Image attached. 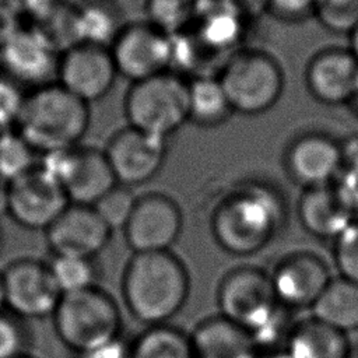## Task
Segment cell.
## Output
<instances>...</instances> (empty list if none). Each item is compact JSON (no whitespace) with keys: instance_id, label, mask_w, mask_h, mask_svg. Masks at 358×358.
<instances>
[{"instance_id":"ee69618b","label":"cell","mask_w":358,"mask_h":358,"mask_svg":"<svg viewBox=\"0 0 358 358\" xmlns=\"http://www.w3.org/2000/svg\"><path fill=\"white\" fill-rule=\"evenodd\" d=\"M17 358H34V357H31V355H28V354H24V355H20V357H17Z\"/></svg>"},{"instance_id":"d590c367","label":"cell","mask_w":358,"mask_h":358,"mask_svg":"<svg viewBox=\"0 0 358 358\" xmlns=\"http://www.w3.org/2000/svg\"><path fill=\"white\" fill-rule=\"evenodd\" d=\"M264 4L274 17L295 22L313 15L315 0H264Z\"/></svg>"},{"instance_id":"bcb514c9","label":"cell","mask_w":358,"mask_h":358,"mask_svg":"<svg viewBox=\"0 0 358 358\" xmlns=\"http://www.w3.org/2000/svg\"><path fill=\"white\" fill-rule=\"evenodd\" d=\"M350 358H358V357H352V352H351V355H350Z\"/></svg>"},{"instance_id":"ba28073f","label":"cell","mask_w":358,"mask_h":358,"mask_svg":"<svg viewBox=\"0 0 358 358\" xmlns=\"http://www.w3.org/2000/svg\"><path fill=\"white\" fill-rule=\"evenodd\" d=\"M42 166L59 180L74 204L94 206L117 185L105 151L95 147L76 145L48 152Z\"/></svg>"},{"instance_id":"4fadbf2b","label":"cell","mask_w":358,"mask_h":358,"mask_svg":"<svg viewBox=\"0 0 358 358\" xmlns=\"http://www.w3.org/2000/svg\"><path fill=\"white\" fill-rule=\"evenodd\" d=\"M117 77L108 46L78 42L60 53L57 84L87 103L103 98Z\"/></svg>"},{"instance_id":"4dcf8cb0","label":"cell","mask_w":358,"mask_h":358,"mask_svg":"<svg viewBox=\"0 0 358 358\" xmlns=\"http://www.w3.org/2000/svg\"><path fill=\"white\" fill-rule=\"evenodd\" d=\"M136 200L137 196L133 194L130 187L116 185L99 201H96L94 207L112 231H123L133 213Z\"/></svg>"},{"instance_id":"7a4b0ae2","label":"cell","mask_w":358,"mask_h":358,"mask_svg":"<svg viewBox=\"0 0 358 358\" xmlns=\"http://www.w3.org/2000/svg\"><path fill=\"white\" fill-rule=\"evenodd\" d=\"M220 315L252 334L260 351L275 348L292 329L288 326V310L273 288L270 273L241 266L228 271L217 289Z\"/></svg>"},{"instance_id":"3957f363","label":"cell","mask_w":358,"mask_h":358,"mask_svg":"<svg viewBox=\"0 0 358 358\" xmlns=\"http://www.w3.org/2000/svg\"><path fill=\"white\" fill-rule=\"evenodd\" d=\"M190 278L171 250L133 253L122 277V295L129 312L150 326L166 324L185 306Z\"/></svg>"},{"instance_id":"6da1fadb","label":"cell","mask_w":358,"mask_h":358,"mask_svg":"<svg viewBox=\"0 0 358 358\" xmlns=\"http://www.w3.org/2000/svg\"><path fill=\"white\" fill-rule=\"evenodd\" d=\"M287 204L282 194L263 180H243L229 189L211 214V234L218 246L235 256L264 249L282 229Z\"/></svg>"},{"instance_id":"74e56055","label":"cell","mask_w":358,"mask_h":358,"mask_svg":"<svg viewBox=\"0 0 358 358\" xmlns=\"http://www.w3.org/2000/svg\"><path fill=\"white\" fill-rule=\"evenodd\" d=\"M21 1H22L24 13L25 11L31 13L39 20L60 3V0H21Z\"/></svg>"},{"instance_id":"60d3db41","label":"cell","mask_w":358,"mask_h":358,"mask_svg":"<svg viewBox=\"0 0 358 358\" xmlns=\"http://www.w3.org/2000/svg\"><path fill=\"white\" fill-rule=\"evenodd\" d=\"M348 36H350V49H351V52L357 56V59H358V24L352 28V31L348 34Z\"/></svg>"},{"instance_id":"5b68a950","label":"cell","mask_w":358,"mask_h":358,"mask_svg":"<svg viewBox=\"0 0 358 358\" xmlns=\"http://www.w3.org/2000/svg\"><path fill=\"white\" fill-rule=\"evenodd\" d=\"M52 320L57 338L83 357L120 338L119 306L106 291L98 287L63 294Z\"/></svg>"},{"instance_id":"52a82bcc","label":"cell","mask_w":358,"mask_h":358,"mask_svg":"<svg viewBox=\"0 0 358 358\" xmlns=\"http://www.w3.org/2000/svg\"><path fill=\"white\" fill-rule=\"evenodd\" d=\"M187 83L175 71L131 83L123 102L129 126L168 140L189 122Z\"/></svg>"},{"instance_id":"30bf717a","label":"cell","mask_w":358,"mask_h":358,"mask_svg":"<svg viewBox=\"0 0 358 358\" xmlns=\"http://www.w3.org/2000/svg\"><path fill=\"white\" fill-rule=\"evenodd\" d=\"M6 309L20 319L52 316L60 298L49 263L32 257L10 262L3 270Z\"/></svg>"},{"instance_id":"836d02e7","label":"cell","mask_w":358,"mask_h":358,"mask_svg":"<svg viewBox=\"0 0 358 358\" xmlns=\"http://www.w3.org/2000/svg\"><path fill=\"white\" fill-rule=\"evenodd\" d=\"M336 186L352 215L358 218V144H344V165Z\"/></svg>"},{"instance_id":"603a6c76","label":"cell","mask_w":358,"mask_h":358,"mask_svg":"<svg viewBox=\"0 0 358 358\" xmlns=\"http://www.w3.org/2000/svg\"><path fill=\"white\" fill-rule=\"evenodd\" d=\"M187 102L189 120L201 127L220 126L234 113L217 73L193 76L187 83Z\"/></svg>"},{"instance_id":"f1b7e54d","label":"cell","mask_w":358,"mask_h":358,"mask_svg":"<svg viewBox=\"0 0 358 358\" xmlns=\"http://www.w3.org/2000/svg\"><path fill=\"white\" fill-rule=\"evenodd\" d=\"M34 152L20 133L0 131V179L8 183L36 166Z\"/></svg>"},{"instance_id":"ac0fdd59","label":"cell","mask_w":358,"mask_h":358,"mask_svg":"<svg viewBox=\"0 0 358 358\" xmlns=\"http://www.w3.org/2000/svg\"><path fill=\"white\" fill-rule=\"evenodd\" d=\"M6 74L14 81L43 87L57 77L60 53L36 29L20 27L0 46Z\"/></svg>"},{"instance_id":"83f0119b","label":"cell","mask_w":358,"mask_h":358,"mask_svg":"<svg viewBox=\"0 0 358 358\" xmlns=\"http://www.w3.org/2000/svg\"><path fill=\"white\" fill-rule=\"evenodd\" d=\"M49 267L62 294H70L96 287L98 267L94 259L55 256L49 263Z\"/></svg>"},{"instance_id":"7bdbcfd3","label":"cell","mask_w":358,"mask_h":358,"mask_svg":"<svg viewBox=\"0 0 358 358\" xmlns=\"http://www.w3.org/2000/svg\"><path fill=\"white\" fill-rule=\"evenodd\" d=\"M348 105L351 106L354 115L358 116V90L355 91V94H354V96H352V99H351V102Z\"/></svg>"},{"instance_id":"f35d334b","label":"cell","mask_w":358,"mask_h":358,"mask_svg":"<svg viewBox=\"0 0 358 358\" xmlns=\"http://www.w3.org/2000/svg\"><path fill=\"white\" fill-rule=\"evenodd\" d=\"M7 187L8 183L0 179V215L7 214Z\"/></svg>"},{"instance_id":"4316f807","label":"cell","mask_w":358,"mask_h":358,"mask_svg":"<svg viewBox=\"0 0 358 358\" xmlns=\"http://www.w3.org/2000/svg\"><path fill=\"white\" fill-rule=\"evenodd\" d=\"M211 0H147L148 21L171 36L189 31Z\"/></svg>"},{"instance_id":"d4e9b609","label":"cell","mask_w":358,"mask_h":358,"mask_svg":"<svg viewBox=\"0 0 358 358\" xmlns=\"http://www.w3.org/2000/svg\"><path fill=\"white\" fill-rule=\"evenodd\" d=\"M129 358H194L190 337L168 324L147 327L130 344Z\"/></svg>"},{"instance_id":"b9f144b4","label":"cell","mask_w":358,"mask_h":358,"mask_svg":"<svg viewBox=\"0 0 358 358\" xmlns=\"http://www.w3.org/2000/svg\"><path fill=\"white\" fill-rule=\"evenodd\" d=\"M6 309V298H4V284H3V275L0 270V312Z\"/></svg>"},{"instance_id":"cb8c5ba5","label":"cell","mask_w":358,"mask_h":358,"mask_svg":"<svg viewBox=\"0 0 358 358\" xmlns=\"http://www.w3.org/2000/svg\"><path fill=\"white\" fill-rule=\"evenodd\" d=\"M317 320L348 333L358 329V282L343 277L331 278L310 308Z\"/></svg>"},{"instance_id":"ffe728a7","label":"cell","mask_w":358,"mask_h":358,"mask_svg":"<svg viewBox=\"0 0 358 358\" xmlns=\"http://www.w3.org/2000/svg\"><path fill=\"white\" fill-rule=\"evenodd\" d=\"M296 215L308 234L330 241L355 220L336 183L303 189L298 199Z\"/></svg>"},{"instance_id":"d6986e66","label":"cell","mask_w":358,"mask_h":358,"mask_svg":"<svg viewBox=\"0 0 358 358\" xmlns=\"http://www.w3.org/2000/svg\"><path fill=\"white\" fill-rule=\"evenodd\" d=\"M305 83L317 102L348 105L358 90V59L350 48H324L309 59Z\"/></svg>"},{"instance_id":"1f68e13d","label":"cell","mask_w":358,"mask_h":358,"mask_svg":"<svg viewBox=\"0 0 358 358\" xmlns=\"http://www.w3.org/2000/svg\"><path fill=\"white\" fill-rule=\"evenodd\" d=\"M333 259L340 277L358 282V218L333 241Z\"/></svg>"},{"instance_id":"8fae6325","label":"cell","mask_w":358,"mask_h":358,"mask_svg":"<svg viewBox=\"0 0 358 358\" xmlns=\"http://www.w3.org/2000/svg\"><path fill=\"white\" fill-rule=\"evenodd\" d=\"M69 204L59 180L42 165L8 182L7 214L27 229H48Z\"/></svg>"},{"instance_id":"ab89813d","label":"cell","mask_w":358,"mask_h":358,"mask_svg":"<svg viewBox=\"0 0 358 358\" xmlns=\"http://www.w3.org/2000/svg\"><path fill=\"white\" fill-rule=\"evenodd\" d=\"M256 358H291L284 348L282 350H268V351H260Z\"/></svg>"},{"instance_id":"9a60e30c","label":"cell","mask_w":358,"mask_h":358,"mask_svg":"<svg viewBox=\"0 0 358 358\" xmlns=\"http://www.w3.org/2000/svg\"><path fill=\"white\" fill-rule=\"evenodd\" d=\"M117 185L133 187L150 182L164 166L168 140L126 126L110 136L105 148Z\"/></svg>"},{"instance_id":"e575fe53","label":"cell","mask_w":358,"mask_h":358,"mask_svg":"<svg viewBox=\"0 0 358 358\" xmlns=\"http://www.w3.org/2000/svg\"><path fill=\"white\" fill-rule=\"evenodd\" d=\"M24 101L20 84L6 73L0 74V131L8 130L13 123L17 124Z\"/></svg>"},{"instance_id":"d6a6232c","label":"cell","mask_w":358,"mask_h":358,"mask_svg":"<svg viewBox=\"0 0 358 358\" xmlns=\"http://www.w3.org/2000/svg\"><path fill=\"white\" fill-rule=\"evenodd\" d=\"M29 336L22 319L7 309L0 312V358H17L27 354Z\"/></svg>"},{"instance_id":"7402d4cb","label":"cell","mask_w":358,"mask_h":358,"mask_svg":"<svg viewBox=\"0 0 358 358\" xmlns=\"http://www.w3.org/2000/svg\"><path fill=\"white\" fill-rule=\"evenodd\" d=\"M284 351L291 358H350L347 334L310 316L292 326Z\"/></svg>"},{"instance_id":"f6af8a7d","label":"cell","mask_w":358,"mask_h":358,"mask_svg":"<svg viewBox=\"0 0 358 358\" xmlns=\"http://www.w3.org/2000/svg\"><path fill=\"white\" fill-rule=\"evenodd\" d=\"M1 243H3V232L0 229V248H1Z\"/></svg>"},{"instance_id":"f546056e","label":"cell","mask_w":358,"mask_h":358,"mask_svg":"<svg viewBox=\"0 0 358 358\" xmlns=\"http://www.w3.org/2000/svg\"><path fill=\"white\" fill-rule=\"evenodd\" d=\"M313 15L334 34H350L358 24V0H315Z\"/></svg>"},{"instance_id":"7c38bea8","label":"cell","mask_w":358,"mask_h":358,"mask_svg":"<svg viewBox=\"0 0 358 358\" xmlns=\"http://www.w3.org/2000/svg\"><path fill=\"white\" fill-rule=\"evenodd\" d=\"M282 162L289 179L302 190L331 185L344 165V144L323 131H305L287 145Z\"/></svg>"},{"instance_id":"277c9868","label":"cell","mask_w":358,"mask_h":358,"mask_svg":"<svg viewBox=\"0 0 358 358\" xmlns=\"http://www.w3.org/2000/svg\"><path fill=\"white\" fill-rule=\"evenodd\" d=\"M90 122V103L56 83L25 96L17 127L35 151L48 154L80 145Z\"/></svg>"},{"instance_id":"484cf974","label":"cell","mask_w":358,"mask_h":358,"mask_svg":"<svg viewBox=\"0 0 358 358\" xmlns=\"http://www.w3.org/2000/svg\"><path fill=\"white\" fill-rule=\"evenodd\" d=\"M117 22V11L105 0L87 3L76 8L77 43L87 42L109 48L123 27Z\"/></svg>"},{"instance_id":"44dd1931","label":"cell","mask_w":358,"mask_h":358,"mask_svg":"<svg viewBox=\"0 0 358 358\" xmlns=\"http://www.w3.org/2000/svg\"><path fill=\"white\" fill-rule=\"evenodd\" d=\"M194 358H256L255 338L221 315L200 322L189 336Z\"/></svg>"},{"instance_id":"8d00e7d4","label":"cell","mask_w":358,"mask_h":358,"mask_svg":"<svg viewBox=\"0 0 358 358\" xmlns=\"http://www.w3.org/2000/svg\"><path fill=\"white\" fill-rule=\"evenodd\" d=\"M22 14L24 7L21 0H0V46L21 27L20 20Z\"/></svg>"},{"instance_id":"2e32d148","label":"cell","mask_w":358,"mask_h":358,"mask_svg":"<svg viewBox=\"0 0 358 358\" xmlns=\"http://www.w3.org/2000/svg\"><path fill=\"white\" fill-rule=\"evenodd\" d=\"M112 232L94 206L70 203L45 229V236L55 256L95 259L108 246Z\"/></svg>"},{"instance_id":"e0dca14e","label":"cell","mask_w":358,"mask_h":358,"mask_svg":"<svg viewBox=\"0 0 358 358\" xmlns=\"http://www.w3.org/2000/svg\"><path fill=\"white\" fill-rule=\"evenodd\" d=\"M270 278L277 299L291 310L310 309L333 277L320 256L298 250L284 256L270 273Z\"/></svg>"},{"instance_id":"5bb4252c","label":"cell","mask_w":358,"mask_h":358,"mask_svg":"<svg viewBox=\"0 0 358 358\" xmlns=\"http://www.w3.org/2000/svg\"><path fill=\"white\" fill-rule=\"evenodd\" d=\"M182 225L179 204L165 193L151 192L137 196L123 232L133 253L162 252L176 242Z\"/></svg>"},{"instance_id":"8992f818","label":"cell","mask_w":358,"mask_h":358,"mask_svg":"<svg viewBox=\"0 0 358 358\" xmlns=\"http://www.w3.org/2000/svg\"><path fill=\"white\" fill-rule=\"evenodd\" d=\"M217 76L234 113L256 116L271 109L284 91L278 60L257 48H241L220 67Z\"/></svg>"},{"instance_id":"9c48e42d","label":"cell","mask_w":358,"mask_h":358,"mask_svg":"<svg viewBox=\"0 0 358 358\" xmlns=\"http://www.w3.org/2000/svg\"><path fill=\"white\" fill-rule=\"evenodd\" d=\"M109 49L119 76L131 83L172 71V36L148 20L123 24Z\"/></svg>"}]
</instances>
